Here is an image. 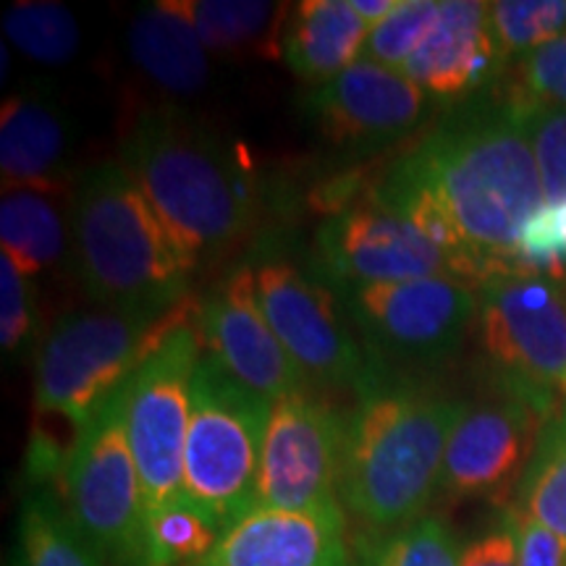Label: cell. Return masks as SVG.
<instances>
[{
	"label": "cell",
	"mask_w": 566,
	"mask_h": 566,
	"mask_svg": "<svg viewBox=\"0 0 566 566\" xmlns=\"http://www.w3.org/2000/svg\"><path fill=\"white\" fill-rule=\"evenodd\" d=\"M514 509L566 543V407L541 428Z\"/></svg>",
	"instance_id": "25"
},
{
	"label": "cell",
	"mask_w": 566,
	"mask_h": 566,
	"mask_svg": "<svg viewBox=\"0 0 566 566\" xmlns=\"http://www.w3.org/2000/svg\"><path fill=\"white\" fill-rule=\"evenodd\" d=\"M344 313L384 365L436 367L462 346L478 315V286L451 275L334 289Z\"/></svg>",
	"instance_id": "10"
},
{
	"label": "cell",
	"mask_w": 566,
	"mask_h": 566,
	"mask_svg": "<svg viewBox=\"0 0 566 566\" xmlns=\"http://www.w3.org/2000/svg\"><path fill=\"white\" fill-rule=\"evenodd\" d=\"M462 566H520V516L506 506L499 520L467 543Z\"/></svg>",
	"instance_id": "34"
},
{
	"label": "cell",
	"mask_w": 566,
	"mask_h": 566,
	"mask_svg": "<svg viewBox=\"0 0 566 566\" xmlns=\"http://www.w3.org/2000/svg\"><path fill=\"white\" fill-rule=\"evenodd\" d=\"M129 53L142 74L168 95H197L208 84V48L184 0H158L139 9L129 24Z\"/></svg>",
	"instance_id": "21"
},
{
	"label": "cell",
	"mask_w": 566,
	"mask_h": 566,
	"mask_svg": "<svg viewBox=\"0 0 566 566\" xmlns=\"http://www.w3.org/2000/svg\"><path fill=\"white\" fill-rule=\"evenodd\" d=\"M491 24L509 63L566 34V0H495Z\"/></svg>",
	"instance_id": "29"
},
{
	"label": "cell",
	"mask_w": 566,
	"mask_h": 566,
	"mask_svg": "<svg viewBox=\"0 0 566 566\" xmlns=\"http://www.w3.org/2000/svg\"><path fill=\"white\" fill-rule=\"evenodd\" d=\"M69 231L74 273L97 304L158 317L184 304L197 263L122 163H97L74 181Z\"/></svg>",
	"instance_id": "4"
},
{
	"label": "cell",
	"mask_w": 566,
	"mask_h": 566,
	"mask_svg": "<svg viewBox=\"0 0 566 566\" xmlns=\"http://www.w3.org/2000/svg\"><path fill=\"white\" fill-rule=\"evenodd\" d=\"M462 399L430 391L412 375L373 359L346 415L344 512L365 535L391 533L424 516L441 493L446 446L464 412Z\"/></svg>",
	"instance_id": "2"
},
{
	"label": "cell",
	"mask_w": 566,
	"mask_h": 566,
	"mask_svg": "<svg viewBox=\"0 0 566 566\" xmlns=\"http://www.w3.org/2000/svg\"><path fill=\"white\" fill-rule=\"evenodd\" d=\"M464 546L441 516H422L380 535H363L357 566H462Z\"/></svg>",
	"instance_id": "27"
},
{
	"label": "cell",
	"mask_w": 566,
	"mask_h": 566,
	"mask_svg": "<svg viewBox=\"0 0 566 566\" xmlns=\"http://www.w3.org/2000/svg\"><path fill=\"white\" fill-rule=\"evenodd\" d=\"M223 530L181 495L145 516L142 566H195L216 548Z\"/></svg>",
	"instance_id": "26"
},
{
	"label": "cell",
	"mask_w": 566,
	"mask_h": 566,
	"mask_svg": "<svg viewBox=\"0 0 566 566\" xmlns=\"http://www.w3.org/2000/svg\"><path fill=\"white\" fill-rule=\"evenodd\" d=\"M254 292L296 370L310 386H352L370 373L373 357L363 352L346 313L328 283L275 252H260L252 263Z\"/></svg>",
	"instance_id": "11"
},
{
	"label": "cell",
	"mask_w": 566,
	"mask_h": 566,
	"mask_svg": "<svg viewBox=\"0 0 566 566\" xmlns=\"http://www.w3.org/2000/svg\"><path fill=\"white\" fill-rule=\"evenodd\" d=\"M433 108L428 92L401 71L365 59L302 97L310 126L328 145L354 155H373L409 139L430 122Z\"/></svg>",
	"instance_id": "13"
},
{
	"label": "cell",
	"mask_w": 566,
	"mask_h": 566,
	"mask_svg": "<svg viewBox=\"0 0 566 566\" xmlns=\"http://www.w3.org/2000/svg\"><path fill=\"white\" fill-rule=\"evenodd\" d=\"M197 323L212 357L271 405L310 386L260 310L252 265H237L205 294Z\"/></svg>",
	"instance_id": "16"
},
{
	"label": "cell",
	"mask_w": 566,
	"mask_h": 566,
	"mask_svg": "<svg viewBox=\"0 0 566 566\" xmlns=\"http://www.w3.org/2000/svg\"><path fill=\"white\" fill-rule=\"evenodd\" d=\"M200 334L184 317V304L168 315L166 328L129 380V443L137 462L145 516L179 499L184 446L189 430Z\"/></svg>",
	"instance_id": "9"
},
{
	"label": "cell",
	"mask_w": 566,
	"mask_h": 566,
	"mask_svg": "<svg viewBox=\"0 0 566 566\" xmlns=\"http://www.w3.org/2000/svg\"><path fill=\"white\" fill-rule=\"evenodd\" d=\"M208 53L279 51L286 9L260 0H184Z\"/></svg>",
	"instance_id": "24"
},
{
	"label": "cell",
	"mask_w": 566,
	"mask_h": 566,
	"mask_svg": "<svg viewBox=\"0 0 566 566\" xmlns=\"http://www.w3.org/2000/svg\"><path fill=\"white\" fill-rule=\"evenodd\" d=\"M17 566H108L101 551L74 525L61 499L32 491L17 516Z\"/></svg>",
	"instance_id": "23"
},
{
	"label": "cell",
	"mask_w": 566,
	"mask_h": 566,
	"mask_svg": "<svg viewBox=\"0 0 566 566\" xmlns=\"http://www.w3.org/2000/svg\"><path fill=\"white\" fill-rule=\"evenodd\" d=\"M509 92H512L516 111H520L522 124L527 129L530 145L535 150L546 202L562 200L566 197V111L530 103L514 90Z\"/></svg>",
	"instance_id": "31"
},
{
	"label": "cell",
	"mask_w": 566,
	"mask_h": 566,
	"mask_svg": "<svg viewBox=\"0 0 566 566\" xmlns=\"http://www.w3.org/2000/svg\"><path fill=\"white\" fill-rule=\"evenodd\" d=\"M512 90L530 103L566 111V34L516 63Z\"/></svg>",
	"instance_id": "33"
},
{
	"label": "cell",
	"mask_w": 566,
	"mask_h": 566,
	"mask_svg": "<svg viewBox=\"0 0 566 566\" xmlns=\"http://www.w3.org/2000/svg\"><path fill=\"white\" fill-rule=\"evenodd\" d=\"M438 6L441 0H401L399 9L367 34L363 59L386 69H405L433 24Z\"/></svg>",
	"instance_id": "30"
},
{
	"label": "cell",
	"mask_w": 566,
	"mask_h": 566,
	"mask_svg": "<svg viewBox=\"0 0 566 566\" xmlns=\"http://www.w3.org/2000/svg\"><path fill=\"white\" fill-rule=\"evenodd\" d=\"M69 126L51 95L24 90L3 103L0 171L6 187L61 192L66 184Z\"/></svg>",
	"instance_id": "19"
},
{
	"label": "cell",
	"mask_w": 566,
	"mask_h": 566,
	"mask_svg": "<svg viewBox=\"0 0 566 566\" xmlns=\"http://www.w3.org/2000/svg\"><path fill=\"white\" fill-rule=\"evenodd\" d=\"M126 415L129 384L118 388L71 441L61 472L63 506L105 562L142 566L145 495Z\"/></svg>",
	"instance_id": "8"
},
{
	"label": "cell",
	"mask_w": 566,
	"mask_h": 566,
	"mask_svg": "<svg viewBox=\"0 0 566 566\" xmlns=\"http://www.w3.org/2000/svg\"><path fill=\"white\" fill-rule=\"evenodd\" d=\"M118 163L197 265L242 239L258 216L242 153L174 105L134 118Z\"/></svg>",
	"instance_id": "3"
},
{
	"label": "cell",
	"mask_w": 566,
	"mask_h": 566,
	"mask_svg": "<svg viewBox=\"0 0 566 566\" xmlns=\"http://www.w3.org/2000/svg\"><path fill=\"white\" fill-rule=\"evenodd\" d=\"M271 401L205 352L195 367L181 499L229 530L258 506L260 457Z\"/></svg>",
	"instance_id": "5"
},
{
	"label": "cell",
	"mask_w": 566,
	"mask_h": 566,
	"mask_svg": "<svg viewBox=\"0 0 566 566\" xmlns=\"http://www.w3.org/2000/svg\"><path fill=\"white\" fill-rule=\"evenodd\" d=\"M3 32L27 59L61 66L80 51V24L66 6L51 0H21L3 17Z\"/></svg>",
	"instance_id": "28"
},
{
	"label": "cell",
	"mask_w": 566,
	"mask_h": 566,
	"mask_svg": "<svg viewBox=\"0 0 566 566\" xmlns=\"http://www.w3.org/2000/svg\"><path fill=\"white\" fill-rule=\"evenodd\" d=\"M313 271L331 289L438 275L457 279L443 254L415 226L370 200L344 205L317 226Z\"/></svg>",
	"instance_id": "14"
},
{
	"label": "cell",
	"mask_w": 566,
	"mask_h": 566,
	"mask_svg": "<svg viewBox=\"0 0 566 566\" xmlns=\"http://www.w3.org/2000/svg\"><path fill=\"white\" fill-rule=\"evenodd\" d=\"M509 66L491 24V9L480 0H441L428 34L401 74L441 108L488 95Z\"/></svg>",
	"instance_id": "17"
},
{
	"label": "cell",
	"mask_w": 566,
	"mask_h": 566,
	"mask_svg": "<svg viewBox=\"0 0 566 566\" xmlns=\"http://www.w3.org/2000/svg\"><path fill=\"white\" fill-rule=\"evenodd\" d=\"M0 242L3 254L21 273L53 271L71 260V231L51 192L6 187L0 200Z\"/></svg>",
	"instance_id": "22"
},
{
	"label": "cell",
	"mask_w": 566,
	"mask_h": 566,
	"mask_svg": "<svg viewBox=\"0 0 566 566\" xmlns=\"http://www.w3.org/2000/svg\"><path fill=\"white\" fill-rule=\"evenodd\" d=\"M352 9L359 13V19L367 21V27L380 24V21L391 17V13L399 9L401 0H349Z\"/></svg>",
	"instance_id": "36"
},
{
	"label": "cell",
	"mask_w": 566,
	"mask_h": 566,
	"mask_svg": "<svg viewBox=\"0 0 566 566\" xmlns=\"http://www.w3.org/2000/svg\"><path fill=\"white\" fill-rule=\"evenodd\" d=\"M480 95L438 118L399 155L454 218L488 271H514L522 229L546 202L535 150L509 95Z\"/></svg>",
	"instance_id": "1"
},
{
	"label": "cell",
	"mask_w": 566,
	"mask_h": 566,
	"mask_svg": "<svg viewBox=\"0 0 566 566\" xmlns=\"http://www.w3.org/2000/svg\"><path fill=\"white\" fill-rule=\"evenodd\" d=\"M344 446L346 417L313 388L281 396L268 417L258 506L292 512L342 506Z\"/></svg>",
	"instance_id": "12"
},
{
	"label": "cell",
	"mask_w": 566,
	"mask_h": 566,
	"mask_svg": "<svg viewBox=\"0 0 566 566\" xmlns=\"http://www.w3.org/2000/svg\"><path fill=\"white\" fill-rule=\"evenodd\" d=\"M38 334V302L30 275L13 265L11 258H0V346L11 357L24 354Z\"/></svg>",
	"instance_id": "32"
},
{
	"label": "cell",
	"mask_w": 566,
	"mask_h": 566,
	"mask_svg": "<svg viewBox=\"0 0 566 566\" xmlns=\"http://www.w3.org/2000/svg\"><path fill=\"white\" fill-rule=\"evenodd\" d=\"M195 566H357L346 541V512L252 509L218 537Z\"/></svg>",
	"instance_id": "18"
},
{
	"label": "cell",
	"mask_w": 566,
	"mask_h": 566,
	"mask_svg": "<svg viewBox=\"0 0 566 566\" xmlns=\"http://www.w3.org/2000/svg\"><path fill=\"white\" fill-rule=\"evenodd\" d=\"M520 566H566V543L546 527L520 516Z\"/></svg>",
	"instance_id": "35"
},
{
	"label": "cell",
	"mask_w": 566,
	"mask_h": 566,
	"mask_svg": "<svg viewBox=\"0 0 566 566\" xmlns=\"http://www.w3.org/2000/svg\"><path fill=\"white\" fill-rule=\"evenodd\" d=\"M168 315L95 304L59 317L34 357L38 412L61 417L80 433L90 417L129 384L158 344Z\"/></svg>",
	"instance_id": "7"
},
{
	"label": "cell",
	"mask_w": 566,
	"mask_h": 566,
	"mask_svg": "<svg viewBox=\"0 0 566 566\" xmlns=\"http://www.w3.org/2000/svg\"><path fill=\"white\" fill-rule=\"evenodd\" d=\"M370 27L349 0H304L289 11L281 59L302 82L325 84L363 61Z\"/></svg>",
	"instance_id": "20"
},
{
	"label": "cell",
	"mask_w": 566,
	"mask_h": 566,
	"mask_svg": "<svg viewBox=\"0 0 566 566\" xmlns=\"http://www.w3.org/2000/svg\"><path fill=\"white\" fill-rule=\"evenodd\" d=\"M546 422L533 407L506 394L467 405L446 446L438 495L504 504L520 488Z\"/></svg>",
	"instance_id": "15"
},
{
	"label": "cell",
	"mask_w": 566,
	"mask_h": 566,
	"mask_svg": "<svg viewBox=\"0 0 566 566\" xmlns=\"http://www.w3.org/2000/svg\"><path fill=\"white\" fill-rule=\"evenodd\" d=\"M475 331L493 394L551 420L566 396V281L506 271L478 286Z\"/></svg>",
	"instance_id": "6"
}]
</instances>
